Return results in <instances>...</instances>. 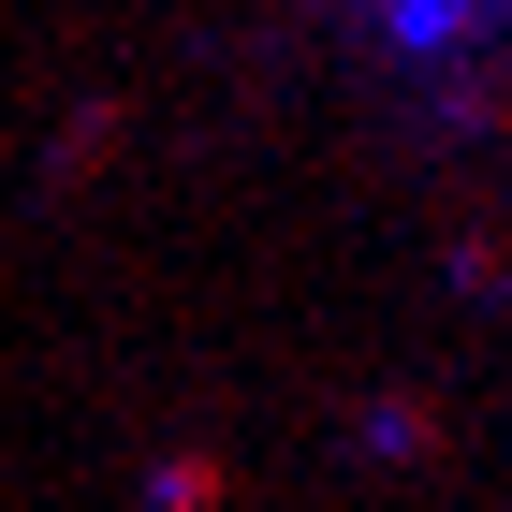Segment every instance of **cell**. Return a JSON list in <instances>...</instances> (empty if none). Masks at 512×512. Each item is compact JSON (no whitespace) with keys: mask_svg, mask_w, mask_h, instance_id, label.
Returning <instances> with one entry per match:
<instances>
[{"mask_svg":"<svg viewBox=\"0 0 512 512\" xmlns=\"http://www.w3.org/2000/svg\"><path fill=\"white\" fill-rule=\"evenodd\" d=\"M483 0H395V30H469Z\"/></svg>","mask_w":512,"mask_h":512,"instance_id":"1","label":"cell"}]
</instances>
